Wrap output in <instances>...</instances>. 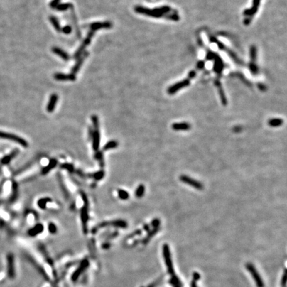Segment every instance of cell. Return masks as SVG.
Wrapping results in <instances>:
<instances>
[{
    "mask_svg": "<svg viewBox=\"0 0 287 287\" xmlns=\"http://www.w3.org/2000/svg\"><path fill=\"white\" fill-rule=\"evenodd\" d=\"M57 165V160L56 159H51V160L49 161V164H48L47 166H45L43 169L42 170V174H43V175L47 174V173H49L52 169H53V168L56 167Z\"/></svg>",
    "mask_w": 287,
    "mask_h": 287,
    "instance_id": "cell-22",
    "label": "cell"
},
{
    "mask_svg": "<svg viewBox=\"0 0 287 287\" xmlns=\"http://www.w3.org/2000/svg\"><path fill=\"white\" fill-rule=\"evenodd\" d=\"M93 35H94V31H90L89 33H88L87 37L85 38L84 41H83L80 47L77 50V51L75 53V54L73 55L74 59H78L80 56H81L85 51V48H86L88 45L90 43V41H91V39H92V37H93Z\"/></svg>",
    "mask_w": 287,
    "mask_h": 287,
    "instance_id": "cell-11",
    "label": "cell"
},
{
    "mask_svg": "<svg viewBox=\"0 0 287 287\" xmlns=\"http://www.w3.org/2000/svg\"><path fill=\"white\" fill-rule=\"evenodd\" d=\"M51 199L49 197H43L39 199L37 201V205H38L39 207L41 210H45L47 207V204L48 203L51 202Z\"/></svg>",
    "mask_w": 287,
    "mask_h": 287,
    "instance_id": "cell-25",
    "label": "cell"
},
{
    "mask_svg": "<svg viewBox=\"0 0 287 287\" xmlns=\"http://www.w3.org/2000/svg\"><path fill=\"white\" fill-rule=\"evenodd\" d=\"M73 7L72 4L70 3H65V4H60L59 6H58L56 9L59 11H67V9H72Z\"/></svg>",
    "mask_w": 287,
    "mask_h": 287,
    "instance_id": "cell-28",
    "label": "cell"
},
{
    "mask_svg": "<svg viewBox=\"0 0 287 287\" xmlns=\"http://www.w3.org/2000/svg\"><path fill=\"white\" fill-rule=\"evenodd\" d=\"M283 122L284 120L281 118H271L269 120L268 124L271 127H279L283 124Z\"/></svg>",
    "mask_w": 287,
    "mask_h": 287,
    "instance_id": "cell-23",
    "label": "cell"
},
{
    "mask_svg": "<svg viewBox=\"0 0 287 287\" xmlns=\"http://www.w3.org/2000/svg\"><path fill=\"white\" fill-rule=\"evenodd\" d=\"M200 279V274L197 272H194L193 273V281L197 282Z\"/></svg>",
    "mask_w": 287,
    "mask_h": 287,
    "instance_id": "cell-40",
    "label": "cell"
},
{
    "mask_svg": "<svg viewBox=\"0 0 287 287\" xmlns=\"http://www.w3.org/2000/svg\"><path fill=\"white\" fill-rule=\"evenodd\" d=\"M91 118L93 128H94V130L92 131V148L95 152H97L98 150L99 149L100 141L99 118L97 115H92Z\"/></svg>",
    "mask_w": 287,
    "mask_h": 287,
    "instance_id": "cell-3",
    "label": "cell"
},
{
    "mask_svg": "<svg viewBox=\"0 0 287 287\" xmlns=\"http://www.w3.org/2000/svg\"><path fill=\"white\" fill-rule=\"evenodd\" d=\"M44 229V227L41 223L37 224L36 225H35L33 227L30 229L28 231V234L31 237H35L39 235L40 233H41Z\"/></svg>",
    "mask_w": 287,
    "mask_h": 287,
    "instance_id": "cell-20",
    "label": "cell"
},
{
    "mask_svg": "<svg viewBox=\"0 0 287 287\" xmlns=\"http://www.w3.org/2000/svg\"><path fill=\"white\" fill-rule=\"evenodd\" d=\"M96 158H97V159L98 160H99V162H100V164L102 165V166H103V164H104V162H103V157H102V153H98L97 155H96ZM100 165V166H101Z\"/></svg>",
    "mask_w": 287,
    "mask_h": 287,
    "instance_id": "cell-39",
    "label": "cell"
},
{
    "mask_svg": "<svg viewBox=\"0 0 287 287\" xmlns=\"http://www.w3.org/2000/svg\"><path fill=\"white\" fill-rule=\"evenodd\" d=\"M191 287H197V282H195L194 281H192L191 282Z\"/></svg>",
    "mask_w": 287,
    "mask_h": 287,
    "instance_id": "cell-43",
    "label": "cell"
},
{
    "mask_svg": "<svg viewBox=\"0 0 287 287\" xmlns=\"http://www.w3.org/2000/svg\"><path fill=\"white\" fill-rule=\"evenodd\" d=\"M7 274L9 278L13 279L16 276L14 267V256L12 253H9L7 256Z\"/></svg>",
    "mask_w": 287,
    "mask_h": 287,
    "instance_id": "cell-12",
    "label": "cell"
},
{
    "mask_svg": "<svg viewBox=\"0 0 287 287\" xmlns=\"http://www.w3.org/2000/svg\"><path fill=\"white\" fill-rule=\"evenodd\" d=\"M151 225L153 227V228L159 227L160 225V220L158 218H155L151 222Z\"/></svg>",
    "mask_w": 287,
    "mask_h": 287,
    "instance_id": "cell-35",
    "label": "cell"
},
{
    "mask_svg": "<svg viewBox=\"0 0 287 287\" xmlns=\"http://www.w3.org/2000/svg\"><path fill=\"white\" fill-rule=\"evenodd\" d=\"M241 130H242V128H241V126H235L233 129V131L235 132L238 133V132H240V131H241Z\"/></svg>",
    "mask_w": 287,
    "mask_h": 287,
    "instance_id": "cell-42",
    "label": "cell"
},
{
    "mask_svg": "<svg viewBox=\"0 0 287 287\" xmlns=\"http://www.w3.org/2000/svg\"><path fill=\"white\" fill-rule=\"evenodd\" d=\"M162 252H163V256L164 259V261L166 263V266H167L168 273L170 274L171 276L175 275L174 270L173 267V263L172 261V257H171V253L170 250L169 245L167 243L164 244L162 247Z\"/></svg>",
    "mask_w": 287,
    "mask_h": 287,
    "instance_id": "cell-5",
    "label": "cell"
},
{
    "mask_svg": "<svg viewBox=\"0 0 287 287\" xmlns=\"http://www.w3.org/2000/svg\"><path fill=\"white\" fill-rule=\"evenodd\" d=\"M250 58L251 61L249 62V68L251 74L256 75L259 72V68L256 65V59H257V49L255 45H252L250 48Z\"/></svg>",
    "mask_w": 287,
    "mask_h": 287,
    "instance_id": "cell-6",
    "label": "cell"
},
{
    "mask_svg": "<svg viewBox=\"0 0 287 287\" xmlns=\"http://www.w3.org/2000/svg\"><path fill=\"white\" fill-rule=\"evenodd\" d=\"M173 287H180V286H176V285H174V286H173Z\"/></svg>",
    "mask_w": 287,
    "mask_h": 287,
    "instance_id": "cell-46",
    "label": "cell"
},
{
    "mask_svg": "<svg viewBox=\"0 0 287 287\" xmlns=\"http://www.w3.org/2000/svg\"><path fill=\"white\" fill-rule=\"evenodd\" d=\"M261 0H253L252 6L250 8L246 9L243 11V16L245 17L243 23L245 26H249L251 23L253 17L257 12Z\"/></svg>",
    "mask_w": 287,
    "mask_h": 287,
    "instance_id": "cell-4",
    "label": "cell"
},
{
    "mask_svg": "<svg viewBox=\"0 0 287 287\" xmlns=\"http://www.w3.org/2000/svg\"><path fill=\"white\" fill-rule=\"evenodd\" d=\"M0 138L16 142L23 147L28 146V142L26 140H24L23 138L13 134H9V133L1 132L0 131Z\"/></svg>",
    "mask_w": 287,
    "mask_h": 287,
    "instance_id": "cell-9",
    "label": "cell"
},
{
    "mask_svg": "<svg viewBox=\"0 0 287 287\" xmlns=\"http://www.w3.org/2000/svg\"><path fill=\"white\" fill-rule=\"evenodd\" d=\"M82 198L84 201V205L82 206L80 211V217H81L82 229L85 233H87V223L89 220V213H88V200L86 195L82 193Z\"/></svg>",
    "mask_w": 287,
    "mask_h": 287,
    "instance_id": "cell-7",
    "label": "cell"
},
{
    "mask_svg": "<svg viewBox=\"0 0 287 287\" xmlns=\"http://www.w3.org/2000/svg\"><path fill=\"white\" fill-rule=\"evenodd\" d=\"M179 179H180V180L182 183L190 185L191 187L195 188L197 190H203L204 189V185H203L202 183H201L198 180H196L192 178L189 177L188 175H181Z\"/></svg>",
    "mask_w": 287,
    "mask_h": 287,
    "instance_id": "cell-8",
    "label": "cell"
},
{
    "mask_svg": "<svg viewBox=\"0 0 287 287\" xmlns=\"http://www.w3.org/2000/svg\"><path fill=\"white\" fill-rule=\"evenodd\" d=\"M4 183V181H3V182H2L1 183V184H0V193H1V190H2V188H3Z\"/></svg>",
    "mask_w": 287,
    "mask_h": 287,
    "instance_id": "cell-45",
    "label": "cell"
},
{
    "mask_svg": "<svg viewBox=\"0 0 287 287\" xmlns=\"http://www.w3.org/2000/svg\"><path fill=\"white\" fill-rule=\"evenodd\" d=\"M281 286L282 287H286V269H284V274L283 277L281 279Z\"/></svg>",
    "mask_w": 287,
    "mask_h": 287,
    "instance_id": "cell-37",
    "label": "cell"
},
{
    "mask_svg": "<svg viewBox=\"0 0 287 287\" xmlns=\"http://www.w3.org/2000/svg\"><path fill=\"white\" fill-rule=\"evenodd\" d=\"M112 26V24L110 21H105V22H94L89 25V27L90 31H95L97 30L102 29H110Z\"/></svg>",
    "mask_w": 287,
    "mask_h": 287,
    "instance_id": "cell-13",
    "label": "cell"
},
{
    "mask_svg": "<svg viewBox=\"0 0 287 287\" xmlns=\"http://www.w3.org/2000/svg\"><path fill=\"white\" fill-rule=\"evenodd\" d=\"M17 193H18V190H17V184L16 183H13V193H12L11 197L10 198V201H13L16 200V199L17 198Z\"/></svg>",
    "mask_w": 287,
    "mask_h": 287,
    "instance_id": "cell-32",
    "label": "cell"
},
{
    "mask_svg": "<svg viewBox=\"0 0 287 287\" xmlns=\"http://www.w3.org/2000/svg\"><path fill=\"white\" fill-rule=\"evenodd\" d=\"M62 167L63 168H65V169H67L68 171H69V172H72V171L73 170V166H72L71 164H63Z\"/></svg>",
    "mask_w": 287,
    "mask_h": 287,
    "instance_id": "cell-41",
    "label": "cell"
},
{
    "mask_svg": "<svg viewBox=\"0 0 287 287\" xmlns=\"http://www.w3.org/2000/svg\"><path fill=\"white\" fill-rule=\"evenodd\" d=\"M54 78L57 80H60V81H74L76 79V76L72 73L65 74L57 72L55 74Z\"/></svg>",
    "mask_w": 287,
    "mask_h": 287,
    "instance_id": "cell-15",
    "label": "cell"
},
{
    "mask_svg": "<svg viewBox=\"0 0 287 287\" xmlns=\"http://www.w3.org/2000/svg\"><path fill=\"white\" fill-rule=\"evenodd\" d=\"M215 85L217 87L219 94H220L221 104L223 106H227V99L226 95L225 94V92H224V90L222 87V85H221L220 80L218 79L216 80L215 81Z\"/></svg>",
    "mask_w": 287,
    "mask_h": 287,
    "instance_id": "cell-16",
    "label": "cell"
},
{
    "mask_svg": "<svg viewBox=\"0 0 287 287\" xmlns=\"http://www.w3.org/2000/svg\"><path fill=\"white\" fill-rule=\"evenodd\" d=\"M160 229V227H156V228H153V229L152 231H149V233H148V235L145 238L144 240L143 241V243H147L148 241H150V239L151 237H152L155 235L156 233L158 231H159Z\"/></svg>",
    "mask_w": 287,
    "mask_h": 287,
    "instance_id": "cell-31",
    "label": "cell"
},
{
    "mask_svg": "<svg viewBox=\"0 0 287 287\" xmlns=\"http://www.w3.org/2000/svg\"><path fill=\"white\" fill-rule=\"evenodd\" d=\"M118 197L122 200H127L130 197V194L128 192L124 190H122V189H119L118 190Z\"/></svg>",
    "mask_w": 287,
    "mask_h": 287,
    "instance_id": "cell-29",
    "label": "cell"
},
{
    "mask_svg": "<svg viewBox=\"0 0 287 287\" xmlns=\"http://www.w3.org/2000/svg\"><path fill=\"white\" fill-rule=\"evenodd\" d=\"M134 10L138 13L153 18H166L174 21H179L180 19L178 12L168 6H163L153 9L137 6L134 7Z\"/></svg>",
    "mask_w": 287,
    "mask_h": 287,
    "instance_id": "cell-1",
    "label": "cell"
},
{
    "mask_svg": "<svg viewBox=\"0 0 287 287\" xmlns=\"http://www.w3.org/2000/svg\"><path fill=\"white\" fill-rule=\"evenodd\" d=\"M196 75L197 74H196L195 70H191L186 79H184L182 80H180V81L175 83V84H173L172 86H170L168 88L167 90L168 94L173 95L175 94V93H177L180 90L190 86L191 80H192L196 76Z\"/></svg>",
    "mask_w": 287,
    "mask_h": 287,
    "instance_id": "cell-2",
    "label": "cell"
},
{
    "mask_svg": "<svg viewBox=\"0 0 287 287\" xmlns=\"http://www.w3.org/2000/svg\"><path fill=\"white\" fill-rule=\"evenodd\" d=\"M49 20L51 23L52 24V26H53L55 29L57 31H61V25H60V23L59 21V20L57 19V17H55V16H50L49 17Z\"/></svg>",
    "mask_w": 287,
    "mask_h": 287,
    "instance_id": "cell-24",
    "label": "cell"
},
{
    "mask_svg": "<svg viewBox=\"0 0 287 287\" xmlns=\"http://www.w3.org/2000/svg\"><path fill=\"white\" fill-rule=\"evenodd\" d=\"M48 229H49V232L52 234H55L57 232V226L55 225L53 223H50L49 224V226H48Z\"/></svg>",
    "mask_w": 287,
    "mask_h": 287,
    "instance_id": "cell-34",
    "label": "cell"
},
{
    "mask_svg": "<svg viewBox=\"0 0 287 287\" xmlns=\"http://www.w3.org/2000/svg\"><path fill=\"white\" fill-rule=\"evenodd\" d=\"M52 51L53 52L55 55L59 56L63 60H64L65 61H69L70 59V55L68 54L67 52H65V51H63V50L60 49L59 47H53Z\"/></svg>",
    "mask_w": 287,
    "mask_h": 287,
    "instance_id": "cell-19",
    "label": "cell"
},
{
    "mask_svg": "<svg viewBox=\"0 0 287 287\" xmlns=\"http://www.w3.org/2000/svg\"><path fill=\"white\" fill-rule=\"evenodd\" d=\"M118 144L117 141H115V140L109 141V142H107L104 146V147H103V150L108 151V150H110L114 149V148L118 147Z\"/></svg>",
    "mask_w": 287,
    "mask_h": 287,
    "instance_id": "cell-27",
    "label": "cell"
},
{
    "mask_svg": "<svg viewBox=\"0 0 287 287\" xmlns=\"http://www.w3.org/2000/svg\"><path fill=\"white\" fill-rule=\"evenodd\" d=\"M246 268L249 271V273L251 274V275L253 276V278L255 281L256 285L257 287H265V284H264L262 278L261 277L260 274H259V273L256 271V269H255V266L253 265L252 263H247L246 265Z\"/></svg>",
    "mask_w": 287,
    "mask_h": 287,
    "instance_id": "cell-10",
    "label": "cell"
},
{
    "mask_svg": "<svg viewBox=\"0 0 287 287\" xmlns=\"http://www.w3.org/2000/svg\"><path fill=\"white\" fill-rule=\"evenodd\" d=\"M61 31L65 34H70L72 32V27L70 26H66L61 28Z\"/></svg>",
    "mask_w": 287,
    "mask_h": 287,
    "instance_id": "cell-36",
    "label": "cell"
},
{
    "mask_svg": "<svg viewBox=\"0 0 287 287\" xmlns=\"http://www.w3.org/2000/svg\"><path fill=\"white\" fill-rule=\"evenodd\" d=\"M58 98H59L58 97V95L57 94H55V93H54V94H52L51 95L49 100V102H48V104L47 105V108H46L47 111L48 112L51 113V112H53L54 111V110L55 109V107H56V104L57 103Z\"/></svg>",
    "mask_w": 287,
    "mask_h": 287,
    "instance_id": "cell-17",
    "label": "cell"
},
{
    "mask_svg": "<svg viewBox=\"0 0 287 287\" xmlns=\"http://www.w3.org/2000/svg\"><path fill=\"white\" fill-rule=\"evenodd\" d=\"M60 1L61 0H52L51 3H50V7L52 9H55L56 7L60 4Z\"/></svg>",
    "mask_w": 287,
    "mask_h": 287,
    "instance_id": "cell-38",
    "label": "cell"
},
{
    "mask_svg": "<svg viewBox=\"0 0 287 287\" xmlns=\"http://www.w3.org/2000/svg\"><path fill=\"white\" fill-rule=\"evenodd\" d=\"M19 153V150H15L12 152L10 154L6 156L4 158H2V160L1 161V163L4 165L8 164V163L11 162V161L15 157H16L17 154Z\"/></svg>",
    "mask_w": 287,
    "mask_h": 287,
    "instance_id": "cell-21",
    "label": "cell"
},
{
    "mask_svg": "<svg viewBox=\"0 0 287 287\" xmlns=\"http://www.w3.org/2000/svg\"><path fill=\"white\" fill-rule=\"evenodd\" d=\"M145 185L144 184H140L135 191L136 197L138 199L142 198L145 194Z\"/></svg>",
    "mask_w": 287,
    "mask_h": 287,
    "instance_id": "cell-26",
    "label": "cell"
},
{
    "mask_svg": "<svg viewBox=\"0 0 287 287\" xmlns=\"http://www.w3.org/2000/svg\"><path fill=\"white\" fill-rule=\"evenodd\" d=\"M144 229L145 231H150V226L149 225H145L144 226Z\"/></svg>",
    "mask_w": 287,
    "mask_h": 287,
    "instance_id": "cell-44",
    "label": "cell"
},
{
    "mask_svg": "<svg viewBox=\"0 0 287 287\" xmlns=\"http://www.w3.org/2000/svg\"><path fill=\"white\" fill-rule=\"evenodd\" d=\"M104 172H103L102 170H101L97 173H94V174H93L92 177L94 178L96 180H100L104 178Z\"/></svg>",
    "mask_w": 287,
    "mask_h": 287,
    "instance_id": "cell-33",
    "label": "cell"
},
{
    "mask_svg": "<svg viewBox=\"0 0 287 287\" xmlns=\"http://www.w3.org/2000/svg\"><path fill=\"white\" fill-rule=\"evenodd\" d=\"M172 128L175 131H188L191 129V125L185 122L173 123L172 124Z\"/></svg>",
    "mask_w": 287,
    "mask_h": 287,
    "instance_id": "cell-18",
    "label": "cell"
},
{
    "mask_svg": "<svg viewBox=\"0 0 287 287\" xmlns=\"http://www.w3.org/2000/svg\"><path fill=\"white\" fill-rule=\"evenodd\" d=\"M88 55H89V52H85V53L84 52L81 56H80L79 59H77V61L76 63V64H75L73 67H72V69H71V73L72 74L76 75L77 72H79V70H80V67H81V66L82 65L83 62H84V61L85 60V59H86V58L87 57Z\"/></svg>",
    "mask_w": 287,
    "mask_h": 287,
    "instance_id": "cell-14",
    "label": "cell"
},
{
    "mask_svg": "<svg viewBox=\"0 0 287 287\" xmlns=\"http://www.w3.org/2000/svg\"><path fill=\"white\" fill-rule=\"evenodd\" d=\"M109 224L113 226L118 227H122V228H126L128 225L127 223L125 221H123V220H115L114 221H112V222H110Z\"/></svg>",
    "mask_w": 287,
    "mask_h": 287,
    "instance_id": "cell-30",
    "label": "cell"
}]
</instances>
